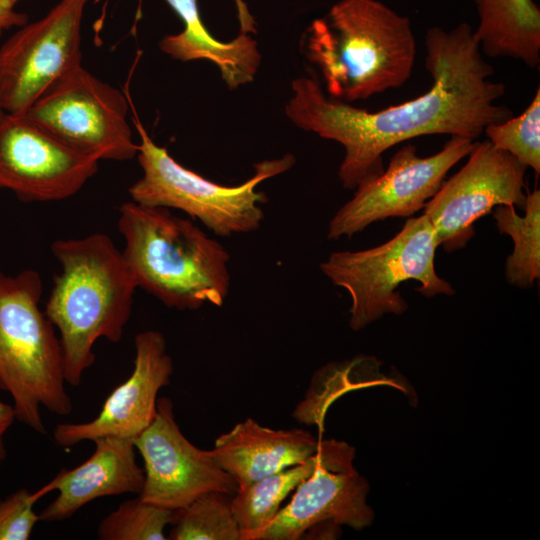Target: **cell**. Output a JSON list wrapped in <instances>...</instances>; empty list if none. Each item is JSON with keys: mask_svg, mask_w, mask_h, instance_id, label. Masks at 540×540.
<instances>
[{"mask_svg": "<svg viewBox=\"0 0 540 540\" xmlns=\"http://www.w3.org/2000/svg\"><path fill=\"white\" fill-rule=\"evenodd\" d=\"M425 48L429 90L376 112L327 97L310 76L292 81L286 116L295 126L343 146L338 177L344 188L355 190L381 174L383 153L401 142L434 134L474 141L487 126L513 116L498 103L505 86L491 79L493 67L468 23L449 31L430 27Z\"/></svg>", "mask_w": 540, "mask_h": 540, "instance_id": "1", "label": "cell"}, {"mask_svg": "<svg viewBox=\"0 0 540 540\" xmlns=\"http://www.w3.org/2000/svg\"><path fill=\"white\" fill-rule=\"evenodd\" d=\"M50 248L62 270L44 313L60 333L65 381L78 386L95 362V342L122 338L138 287L123 253L106 234L58 239Z\"/></svg>", "mask_w": 540, "mask_h": 540, "instance_id": "2", "label": "cell"}, {"mask_svg": "<svg viewBox=\"0 0 540 540\" xmlns=\"http://www.w3.org/2000/svg\"><path fill=\"white\" fill-rule=\"evenodd\" d=\"M303 42L329 97L346 103L401 87L417 54L410 19L379 0L336 2Z\"/></svg>", "mask_w": 540, "mask_h": 540, "instance_id": "3", "label": "cell"}, {"mask_svg": "<svg viewBox=\"0 0 540 540\" xmlns=\"http://www.w3.org/2000/svg\"><path fill=\"white\" fill-rule=\"evenodd\" d=\"M123 256L138 288L179 311L221 307L230 290V254L192 221L134 201L119 208Z\"/></svg>", "mask_w": 540, "mask_h": 540, "instance_id": "4", "label": "cell"}, {"mask_svg": "<svg viewBox=\"0 0 540 540\" xmlns=\"http://www.w3.org/2000/svg\"><path fill=\"white\" fill-rule=\"evenodd\" d=\"M41 295L36 270L10 276L0 269V388L11 395L16 419L45 434L41 406L64 416L72 401L59 337L40 309Z\"/></svg>", "mask_w": 540, "mask_h": 540, "instance_id": "5", "label": "cell"}, {"mask_svg": "<svg viewBox=\"0 0 540 540\" xmlns=\"http://www.w3.org/2000/svg\"><path fill=\"white\" fill-rule=\"evenodd\" d=\"M133 123L140 138L136 157L143 174L128 189L131 200L180 210L220 237L258 230L264 220L260 205L268 198L257 186L295 163L291 154L264 160L254 165V174L243 183L221 185L178 163L151 139L136 114Z\"/></svg>", "mask_w": 540, "mask_h": 540, "instance_id": "6", "label": "cell"}, {"mask_svg": "<svg viewBox=\"0 0 540 540\" xmlns=\"http://www.w3.org/2000/svg\"><path fill=\"white\" fill-rule=\"evenodd\" d=\"M440 246L428 216L410 218L401 231L379 246L360 251H337L320 264L331 282L350 298L349 326L359 331L385 314L401 315L408 304L397 291L404 281L415 280L423 296L452 295L451 284L435 270Z\"/></svg>", "mask_w": 540, "mask_h": 540, "instance_id": "7", "label": "cell"}, {"mask_svg": "<svg viewBox=\"0 0 540 540\" xmlns=\"http://www.w3.org/2000/svg\"><path fill=\"white\" fill-rule=\"evenodd\" d=\"M125 95L82 64L24 113L68 145L100 160L127 161L138 153Z\"/></svg>", "mask_w": 540, "mask_h": 540, "instance_id": "8", "label": "cell"}, {"mask_svg": "<svg viewBox=\"0 0 540 540\" xmlns=\"http://www.w3.org/2000/svg\"><path fill=\"white\" fill-rule=\"evenodd\" d=\"M88 0H60L0 46L4 111L25 113L54 83L81 65V27Z\"/></svg>", "mask_w": 540, "mask_h": 540, "instance_id": "9", "label": "cell"}, {"mask_svg": "<svg viewBox=\"0 0 540 540\" xmlns=\"http://www.w3.org/2000/svg\"><path fill=\"white\" fill-rule=\"evenodd\" d=\"M474 143L452 136L439 152L428 157H420L414 145L403 146L386 170L359 185L353 198L334 214L327 238H351L374 222L419 211L438 192L448 171L470 153Z\"/></svg>", "mask_w": 540, "mask_h": 540, "instance_id": "10", "label": "cell"}, {"mask_svg": "<svg viewBox=\"0 0 540 540\" xmlns=\"http://www.w3.org/2000/svg\"><path fill=\"white\" fill-rule=\"evenodd\" d=\"M465 165L425 204L440 245L447 252L466 246L474 236L473 224L499 205L526 202L527 168L489 141L475 142Z\"/></svg>", "mask_w": 540, "mask_h": 540, "instance_id": "11", "label": "cell"}, {"mask_svg": "<svg viewBox=\"0 0 540 540\" xmlns=\"http://www.w3.org/2000/svg\"><path fill=\"white\" fill-rule=\"evenodd\" d=\"M98 163L24 113L0 119V188L22 201L70 198L96 174Z\"/></svg>", "mask_w": 540, "mask_h": 540, "instance_id": "12", "label": "cell"}, {"mask_svg": "<svg viewBox=\"0 0 540 540\" xmlns=\"http://www.w3.org/2000/svg\"><path fill=\"white\" fill-rule=\"evenodd\" d=\"M134 443L144 461L139 498L145 502L176 510L210 491L231 496L238 491L236 481L216 463L210 450L196 447L183 435L167 397L157 399L154 420Z\"/></svg>", "mask_w": 540, "mask_h": 540, "instance_id": "13", "label": "cell"}, {"mask_svg": "<svg viewBox=\"0 0 540 540\" xmlns=\"http://www.w3.org/2000/svg\"><path fill=\"white\" fill-rule=\"evenodd\" d=\"M134 344L131 375L111 392L93 420L58 424L53 439L59 446L70 447L107 436L135 440L152 423L158 392L170 383L173 362L166 339L159 331L138 333Z\"/></svg>", "mask_w": 540, "mask_h": 540, "instance_id": "14", "label": "cell"}, {"mask_svg": "<svg viewBox=\"0 0 540 540\" xmlns=\"http://www.w3.org/2000/svg\"><path fill=\"white\" fill-rule=\"evenodd\" d=\"M354 457L349 454L320 466L250 540H298L322 522L355 530L370 526L375 514L367 503L369 483L354 468Z\"/></svg>", "mask_w": 540, "mask_h": 540, "instance_id": "15", "label": "cell"}, {"mask_svg": "<svg viewBox=\"0 0 540 540\" xmlns=\"http://www.w3.org/2000/svg\"><path fill=\"white\" fill-rule=\"evenodd\" d=\"M93 442L95 451L85 462L73 469H61L34 492L39 500L58 491L57 497L40 512L41 521H63L97 498L141 492L145 475L136 461L134 440L107 436Z\"/></svg>", "mask_w": 540, "mask_h": 540, "instance_id": "16", "label": "cell"}, {"mask_svg": "<svg viewBox=\"0 0 540 540\" xmlns=\"http://www.w3.org/2000/svg\"><path fill=\"white\" fill-rule=\"evenodd\" d=\"M319 445L309 431L272 429L247 418L221 434L210 450L238 490L313 455Z\"/></svg>", "mask_w": 540, "mask_h": 540, "instance_id": "17", "label": "cell"}, {"mask_svg": "<svg viewBox=\"0 0 540 540\" xmlns=\"http://www.w3.org/2000/svg\"><path fill=\"white\" fill-rule=\"evenodd\" d=\"M184 24L181 32L165 36L161 51L174 60L214 63L230 89L254 80L261 62L257 42L241 32L230 42L217 40L203 24L197 0H165Z\"/></svg>", "mask_w": 540, "mask_h": 540, "instance_id": "18", "label": "cell"}, {"mask_svg": "<svg viewBox=\"0 0 540 540\" xmlns=\"http://www.w3.org/2000/svg\"><path fill=\"white\" fill-rule=\"evenodd\" d=\"M349 454H355V449L345 441L319 440L317 451L305 460L239 489L231 497L230 504L242 540H250L269 523L289 493L320 466Z\"/></svg>", "mask_w": 540, "mask_h": 540, "instance_id": "19", "label": "cell"}, {"mask_svg": "<svg viewBox=\"0 0 540 540\" xmlns=\"http://www.w3.org/2000/svg\"><path fill=\"white\" fill-rule=\"evenodd\" d=\"M474 29L482 53L511 58L529 68L540 64V8L533 0H473Z\"/></svg>", "mask_w": 540, "mask_h": 540, "instance_id": "20", "label": "cell"}, {"mask_svg": "<svg viewBox=\"0 0 540 540\" xmlns=\"http://www.w3.org/2000/svg\"><path fill=\"white\" fill-rule=\"evenodd\" d=\"M525 214L514 206H496L493 217L500 233L514 244L505 262V278L513 286L531 288L540 277V191L526 192Z\"/></svg>", "mask_w": 540, "mask_h": 540, "instance_id": "21", "label": "cell"}, {"mask_svg": "<svg viewBox=\"0 0 540 540\" xmlns=\"http://www.w3.org/2000/svg\"><path fill=\"white\" fill-rule=\"evenodd\" d=\"M231 495L207 492L184 507L173 510L172 540H242L231 508Z\"/></svg>", "mask_w": 540, "mask_h": 540, "instance_id": "22", "label": "cell"}, {"mask_svg": "<svg viewBox=\"0 0 540 540\" xmlns=\"http://www.w3.org/2000/svg\"><path fill=\"white\" fill-rule=\"evenodd\" d=\"M173 510L162 508L142 499L122 502L116 510L99 523L97 536L101 540H164Z\"/></svg>", "mask_w": 540, "mask_h": 540, "instance_id": "23", "label": "cell"}, {"mask_svg": "<svg viewBox=\"0 0 540 540\" xmlns=\"http://www.w3.org/2000/svg\"><path fill=\"white\" fill-rule=\"evenodd\" d=\"M484 133L495 148L511 154L539 175L540 88H537L532 101L519 116L491 124Z\"/></svg>", "mask_w": 540, "mask_h": 540, "instance_id": "24", "label": "cell"}, {"mask_svg": "<svg viewBox=\"0 0 540 540\" xmlns=\"http://www.w3.org/2000/svg\"><path fill=\"white\" fill-rule=\"evenodd\" d=\"M38 500L21 488L0 501V540H28L39 515L33 510Z\"/></svg>", "mask_w": 540, "mask_h": 540, "instance_id": "25", "label": "cell"}, {"mask_svg": "<svg viewBox=\"0 0 540 540\" xmlns=\"http://www.w3.org/2000/svg\"><path fill=\"white\" fill-rule=\"evenodd\" d=\"M23 0H0V34L13 27H21L28 22V16L17 10Z\"/></svg>", "mask_w": 540, "mask_h": 540, "instance_id": "26", "label": "cell"}, {"mask_svg": "<svg viewBox=\"0 0 540 540\" xmlns=\"http://www.w3.org/2000/svg\"><path fill=\"white\" fill-rule=\"evenodd\" d=\"M15 419L14 407L0 400V438H3Z\"/></svg>", "mask_w": 540, "mask_h": 540, "instance_id": "27", "label": "cell"}, {"mask_svg": "<svg viewBox=\"0 0 540 540\" xmlns=\"http://www.w3.org/2000/svg\"><path fill=\"white\" fill-rule=\"evenodd\" d=\"M238 9V19L241 26V32L249 33L254 32V19L250 15L246 4L242 0H235Z\"/></svg>", "mask_w": 540, "mask_h": 540, "instance_id": "28", "label": "cell"}, {"mask_svg": "<svg viewBox=\"0 0 540 540\" xmlns=\"http://www.w3.org/2000/svg\"><path fill=\"white\" fill-rule=\"evenodd\" d=\"M5 457H6V448L3 442V438H0V465Z\"/></svg>", "mask_w": 540, "mask_h": 540, "instance_id": "29", "label": "cell"}, {"mask_svg": "<svg viewBox=\"0 0 540 540\" xmlns=\"http://www.w3.org/2000/svg\"><path fill=\"white\" fill-rule=\"evenodd\" d=\"M144 0H137L138 7L136 11V22L141 18L142 16V4Z\"/></svg>", "mask_w": 540, "mask_h": 540, "instance_id": "30", "label": "cell"}, {"mask_svg": "<svg viewBox=\"0 0 540 540\" xmlns=\"http://www.w3.org/2000/svg\"><path fill=\"white\" fill-rule=\"evenodd\" d=\"M6 112L4 111V108L2 106V103H1V99H0V119L3 117V115L5 114Z\"/></svg>", "mask_w": 540, "mask_h": 540, "instance_id": "31", "label": "cell"}]
</instances>
